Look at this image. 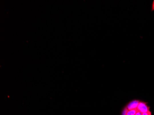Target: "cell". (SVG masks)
<instances>
[{
  "label": "cell",
  "instance_id": "obj_1",
  "mask_svg": "<svg viewBox=\"0 0 154 115\" xmlns=\"http://www.w3.org/2000/svg\"><path fill=\"white\" fill-rule=\"evenodd\" d=\"M137 109L139 112H140L142 113L147 112L149 111V107L148 106H147V104L145 102H140V101L137 106Z\"/></svg>",
  "mask_w": 154,
  "mask_h": 115
},
{
  "label": "cell",
  "instance_id": "obj_2",
  "mask_svg": "<svg viewBox=\"0 0 154 115\" xmlns=\"http://www.w3.org/2000/svg\"><path fill=\"white\" fill-rule=\"evenodd\" d=\"M139 102V101L137 100L132 101L130 103L128 104V105L127 106V108L128 110L136 109Z\"/></svg>",
  "mask_w": 154,
  "mask_h": 115
},
{
  "label": "cell",
  "instance_id": "obj_3",
  "mask_svg": "<svg viewBox=\"0 0 154 115\" xmlns=\"http://www.w3.org/2000/svg\"><path fill=\"white\" fill-rule=\"evenodd\" d=\"M138 112L137 109H133L131 110H128L127 112L126 115H135Z\"/></svg>",
  "mask_w": 154,
  "mask_h": 115
},
{
  "label": "cell",
  "instance_id": "obj_4",
  "mask_svg": "<svg viewBox=\"0 0 154 115\" xmlns=\"http://www.w3.org/2000/svg\"><path fill=\"white\" fill-rule=\"evenodd\" d=\"M142 115H151V114L150 111H149L147 112L143 113H142Z\"/></svg>",
  "mask_w": 154,
  "mask_h": 115
},
{
  "label": "cell",
  "instance_id": "obj_5",
  "mask_svg": "<svg viewBox=\"0 0 154 115\" xmlns=\"http://www.w3.org/2000/svg\"><path fill=\"white\" fill-rule=\"evenodd\" d=\"M135 115H142V113L138 111V112L136 113V114H135Z\"/></svg>",
  "mask_w": 154,
  "mask_h": 115
},
{
  "label": "cell",
  "instance_id": "obj_6",
  "mask_svg": "<svg viewBox=\"0 0 154 115\" xmlns=\"http://www.w3.org/2000/svg\"><path fill=\"white\" fill-rule=\"evenodd\" d=\"M151 11H154V1H153V4H152V6Z\"/></svg>",
  "mask_w": 154,
  "mask_h": 115
}]
</instances>
